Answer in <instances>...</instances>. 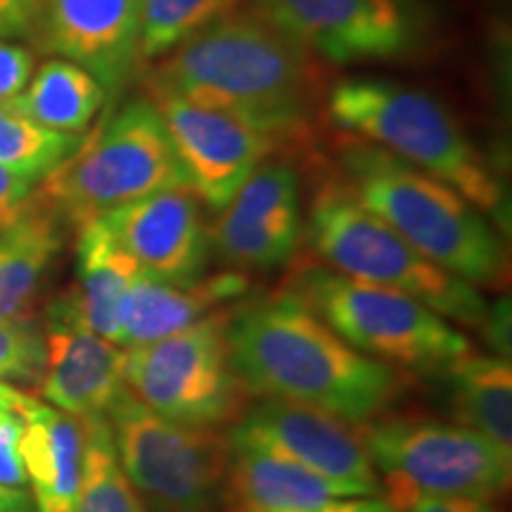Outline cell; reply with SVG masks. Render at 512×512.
I'll return each instance as SVG.
<instances>
[{
  "label": "cell",
  "instance_id": "cell-14",
  "mask_svg": "<svg viewBox=\"0 0 512 512\" xmlns=\"http://www.w3.org/2000/svg\"><path fill=\"white\" fill-rule=\"evenodd\" d=\"M228 441L252 444L280 453L332 482L347 484L361 496L380 491L377 472L351 422L292 401L261 399L254 403Z\"/></svg>",
  "mask_w": 512,
  "mask_h": 512
},
{
  "label": "cell",
  "instance_id": "cell-23",
  "mask_svg": "<svg viewBox=\"0 0 512 512\" xmlns=\"http://www.w3.org/2000/svg\"><path fill=\"white\" fill-rule=\"evenodd\" d=\"M444 370L458 425L470 427L512 456V366L508 358L475 354L470 349Z\"/></svg>",
  "mask_w": 512,
  "mask_h": 512
},
{
  "label": "cell",
  "instance_id": "cell-28",
  "mask_svg": "<svg viewBox=\"0 0 512 512\" xmlns=\"http://www.w3.org/2000/svg\"><path fill=\"white\" fill-rule=\"evenodd\" d=\"M43 363L46 342L34 320H0V377L41 382Z\"/></svg>",
  "mask_w": 512,
  "mask_h": 512
},
{
  "label": "cell",
  "instance_id": "cell-10",
  "mask_svg": "<svg viewBox=\"0 0 512 512\" xmlns=\"http://www.w3.org/2000/svg\"><path fill=\"white\" fill-rule=\"evenodd\" d=\"M228 311L157 342L126 349V389L150 411L178 425L216 430L238 420L242 406L226 347Z\"/></svg>",
  "mask_w": 512,
  "mask_h": 512
},
{
  "label": "cell",
  "instance_id": "cell-35",
  "mask_svg": "<svg viewBox=\"0 0 512 512\" xmlns=\"http://www.w3.org/2000/svg\"><path fill=\"white\" fill-rule=\"evenodd\" d=\"M29 401V394L19 392L8 382H0V411H22Z\"/></svg>",
  "mask_w": 512,
  "mask_h": 512
},
{
  "label": "cell",
  "instance_id": "cell-22",
  "mask_svg": "<svg viewBox=\"0 0 512 512\" xmlns=\"http://www.w3.org/2000/svg\"><path fill=\"white\" fill-rule=\"evenodd\" d=\"M64 245V223L36 197L0 230V320L31 318L48 268Z\"/></svg>",
  "mask_w": 512,
  "mask_h": 512
},
{
  "label": "cell",
  "instance_id": "cell-1",
  "mask_svg": "<svg viewBox=\"0 0 512 512\" xmlns=\"http://www.w3.org/2000/svg\"><path fill=\"white\" fill-rule=\"evenodd\" d=\"M147 98L226 112L278 140L309 133L320 76L309 50L264 12L235 8L145 72Z\"/></svg>",
  "mask_w": 512,
  "mask_h": 512
},
{
  "label": "cell",
  "instance_id": "cell-4",
  "mask_svg": "<svg viewBox=\"0 0 512 512\" xmlns=\"http://www.w3.org/2000/svg\"><path fill=\"white\" fill-rule=\"evenodd\" d=\"M325 117L337 131L392 152L465 197L479 211H496L501 183L482 152L437 98L392 79L354 76L330 88Z\"/></svg>",
  "mask_w": 512,
  "mask_h": 512
},
{
  "label": "cell",
  "instance_id": "cell-3",
  "mask_svg": "<svg viewBox=\"0 0 512 512\" xmlns=\"http://www.w3.org/2000/svg\"><path fill=\"white\" fill-rule=\"evenodd\" d=\"M342 181L432 264L470 285L508 278L503 240L460 192L366 140H339Z\"/></svg>",
  "mask_w": 512,
  "mask_h": 512
},
{
  "label": "cell",
  "instance_id": "cell-32",
  "mask_svg": "<svg viewBox=\"0 0 512 512\" xmlns=\"http://www.w3.org/2000/svg\"><path fill=\"white\" fill-rule=\"evenodd\" d=\"M394 512H496L486 498L467 496H418L399 505Z\"/></svg>",
  "mask_w": 512,
  "mask_h": 512
},
{
  "label": "cell",
  "instance_id": "cell-20",
  "mask_svg": "<svg viewBox=\"0 0 512 512\" xmlns=\"http://www.w3.org/2000/svg\"><path fill=\"white\" fill-rule=\"evenodd\" d=\"M249 280L240 271L200 278L192 285H169L140 273L121 309L119 347H140L200 323L221 304L240 302Z\"/></svg>",
  "mask_w": 512,
  "mask_h": 512
},
{
  "label": "cell",
  "instance_id": "cell-33",
  "mask_svg": "<svg viewBox=\"0 0 512 512\" xmlns=\"http://www.w3.org/2000/svg\"><path fill=\"white\" fill-rule=\"evenodd\" d=\"M29 0H0V41L10 36H27Z\"/></svg>",
  "mask_w": 512,
  "mask_h": 512
},
{
  "label": "cell",
  "instance_id": "cell-26",
  "mask_svg": "<svg viewBox=\"0 0 512 512\" xmlns=\"http://www.w3.org/2000/svg\"><path fill=\"white\" fill-rule=\"evenodd\" d=\"M242 3L245 0H138L140 64L157 62Z\"/></svg>",
  "mask_w": 512,
  "mask_h": 512
},
{
  "label": "cell",
  "instance_id": "cell-34",
  "mask_svg": "<svg viewBox=\"0 0 512 512\" xmlns=\"http://www.w3.org/2000/svg\"><path fill=\"white\" fill-rule=\"evenodd\" d=\"M304 512H394L384 501H375V498H339V501L325 503L316 510Z\"/></svg>",
  "mask_w": 512,
  "mask_h": 512
},
{
  "label": "cell",
  "instance_id": "cell-12",
  "mask_svg": "<svg viewBox=\"0 0 512 512\" xmlns=\"http://www.w3.org/2000/svg\"><path fill=\"white\" fill-rule=\"evenodd\" d=\"M27 38L117 93L140 69L138 0H29Z\"/></svg>",
  "mask_w": 512,
  "mask_h": 512
},
{
  "label": "cell",
  "instance_id": "cell-25",
  "mask_svg": "<svg viewBox=\"0 0 512 512\" xmlns=\"http://www.w3.org/2000/svg\"><path fill=\"white\" fill-rule=\"evenodd\" d=\"M83 425L86 453L72 512H147V505L119 463L110 422L107 418H88Z\"/></svg>",
  "mask_w": 512,
  "mask_h": 512
},
{
  "label": "cell",
  "instance_id": "cell-21",
  "mask_svg": "<svg viewBox=\"0 0 512 512\" xmlns=\"http://www.w3.org/2000/svg\"><path fill=\"white\" fill-rule=\"evenodd\" d=\"M22 463L38 512H72L79 494L86 425L31 399L22 411Z\"/></svg>",
  "mask_w": 512,
  "mask_h": 512
},
{
  "label": "cell",
  "instance_id": "cell-16",
  "mask_svg": "<svg viewBox=\"0 0 512 512\" xmlns=\"http://www.w3.org/2000/svg\"><path fill=\"white\" fill-rule=\"evenodd\" d=\"M121 249L147 278L192 285L204 275L211 242L200 197L190 188H169L100 216Z\"/></svg>",
  "mask_w": 512,
  "mask_h": 512
},
{
  "label": "cell",
  "instance_id": "cell-2",
  "mask_svg": "<svg viewBox=\"0 0 512 512\" xmlns=\"http://www.w3.org/2000/svg\"><path fill=\"white\" fill-rule=\"evenodd\" d=\"M226 347L245 396L302 403L351 425L377 418L401 387L389 363L356 351L285 292L230 309Z\"/></svg>",
  "mask_w": 512,
  "mask_h": 512
},
{
  "label": "cell",
  "instance_id": "cell-9",
  "mask_svg": "<svg viewBox=\"0 0 512 512\" xmlns=\"http://www.w3.org/2000/svg\"><path fill=\"white\" fill-rule=\"evenodd\" d=\"M128 482L155 512H211L223 501L228 437L178 425L140 403L128 389L107 413Z\"/></svg>",
  "mask_w": 512,
  "mask_h": 512
},
{
  "label": "cell",
  "instance_id": "cell-7",
  "mask_svg": "<svg viewBox=\"0 0 512 512\" xmlns=\"http://www.w3.org/2000/svg\"><path fill=\"white\" fill-rule=\"evenodd\" d=\"M283 292L375 361L444 370L472 349L463 332L418 299L325 266H302L287 278Z\"/></svg>",
  "mask_w": 512,
  "mask_h": 512
},
{
  "label": "cell",
  "instance_id": "cell-36",
  "mask_svg": "<svg viewBox=\"0 0 512 512\" xmlns=\"http://www.w3.org/2000/svg\"><path fill=\"white\" fill-rule=\"evenodd\" d=\"M0 510H29L27 491L0 486Z\"/></svg>",
  "mask_w": 512,
  "mask_h": 512
},
{
  "label": "cell",
  "instance_id": "cell-18",
  "mask_svg": "<svg viewBox=\"0 0 512 512\" xmlns=\"http://www.w3.org/2000/svg\"><path fill=\"white\" fill-rule=\"evenodd\" d=\"M76 230L79 238H76L74 285L50 304L48 316L74 320L117 344L121 309L143 271L121 249L102 219L83 223Z\"/></svg>",
  "mask_w": 512,
  "mask_h": 512
},
{
  "label": "cell",
  "instance_id": "cell-8",
  "mask_svg": "<svg viewBox=\"0 0 512 512\" xmlns=\"http://www.w3.org/2000/svg\"><path fill=\"white\" fill-rule=\"evenodd\" d=\"M370 463L396 510L418 496L486 498L510 486L512 456L458 422L373 418L358 425Z\"/></svg>",
  "mask_w": 512,
  "mask_h": 512
},
{
  "label": "cell",
  "instance_id": "cell-29",
  "mask_svg": "<svg viewBox=\"0 0 512 512\" xmlns=\"http://www.w3.org/2000/svg\"><path fill=\"white\" fill-rule=\"evenodd\" d=\"M22 411H0V486H8V489L27 486L22 448H19L24 432Z\"/></svg>",
  "mask_w": 512,
  "mask_h": 512
},
{
  "label": "cell",
  "instance_id": "cell-30",
  "mask_svg": "<svg viewBox=\"0 0 512 512\" xmlns=\"http://www.w3.org/2000/svg\"><path fill=\"white\" fill-rule=\"evenodd\" d=\"M34 74V53L17 43L0 41V105L15 100Z\"/></svg>",
  "mask_w": 512,
  "mask_h": 512
},
{
  "label": "cell",
  "instance_id": "cell-11",
  "mask_svg": "<svg viewBox=\"0 0 512 512\" xmlns=\"http://www.w3.org/2000/svg\"><path fill=\"white\" fill-rule=\"evenodd\" d=\"M271 22L328 62H387L413 53L422 15L413 0H252Z\"/></svg>",
  "mask_w": 512,
  "mask_h": 512
},
{
  "label": "cell",
  "instance_id": "cell-31",
  "mask_svg": "<svg viewBox=\"0 0 512 512\" xmlns=\"http://www.w3.org/2000/svg\"><path fill=\"white\" fill-rule=\"evenodd\" d=\"M36 178L17 174L0 164V230L15 223L34 200Z\"/></svg>",
  "mask_w": 512,
  "mask_h": 512
},
{
  "label": "cell",
  "instance_id": "cell-13",
  "mask_svg": "<svg viewBox=\"0 0 512 512\" xmlns=\"http://www.w3.org/2000/svg\"><path fill=\"white\" fill-rule=\"evenodd\" d=\"M302 228L297 169L266 159L219 211L209 242L228 266L271 271L290 264L302 242Z\"/></svg>",
  "mask_w": 512,
  "mask_h": 512
},
{
  "label": "cell",
  "instance_id": "cell-19",
  "mask_svg": "<svg viewBox=\"0 0 512 512\" xmlns=\"http://www.w3.org/2000/svg\"><path fill=\"white\" fill-rule=\"evenodd\" d=\"M228 446L223 501L233 512H304L339 498H361L351 486L268 448L238 441H228Z\"/></svg>",
  "mask_w": 512,
  "mask_h": 512
},
{
  "label": "cell",
  "instance_id": "cell-37",
  "mask_svg": "<svg viewBox=\"0 0 512 512\" xmlns=\"http://www.w3.org/2000/svg\"><path fill=\"white\" fill-rule=\"evenodd\" d=\"M0 512H29V510H0Z\"/></svg>",
  "mask_w": 512,
  "mask_h": 512
},
{
  "label": "cell",
  "instance_id": "cell-17",
  "mask_svg": "<svg viewBox=\"0 0 512 512\" xmlns=\"http://www.w3.org/2000/svg\"><path fill=\"white\" fill-rule=\"evenodd\" d=\"M41 396L74 418H107L124 394L126 351L67 318L46 320Z\"/></svg>",
  "mask_w": 512,
  "mask_h": 512
},
{
  "label": "cell",
  "instance_id": "cell-27",
  "mask_svg": "<svg viewBox=\"0 0 512 512\" xmlns=\"http://www.w3.org/2000/svg\"><path fill=\"white\" fill-rule=\"evenodd\" d=\"M81 140L83 136L48 131L34 124L8 102L0 105V164L17 174L41 183L55 166L72 155Z\"/></svg>",
  "mask_w": 512,
  "mask_h": 512
},
{
  "label": "cell",
  "instance_id": "cell-6",
  "mask_svg": "<svg viewBox=\"0 0 512 512\" xmlns=\"http://www.w3.org/2000/svg\"><path fill=\"white\" fill-rule=\"evenodd\" d=\"M306 240L330 271L392 287L453 323L484 325L489 306L477 287L415 252L394 228L358 202L342 178L323 181L313 192Z\"/></svg>",
  "mask_w": 512,
  "mask_h": 512
},
{
  "label": "cell",
  "instance_id": "cell-5",
  "mask_svg": "<svg viewBox=\"0 0 512 512\" xmlns=\"http://www.w3.org/2000/svg\"><path fill=\"white\" fill-rule=\"evenodd\" d=\"M169 188H190L188 176L157 105L150 98H136L83 138L72 155L43 178L36 197L64 226L81 228Z\"/></svg>",
  "mask_w": 512,
  "mask_h": 512
},
{
  "label": "cell",
  "instance_id": "cell-24",
  "mask_svg": "<svg viewBox=\"0 0 512 512\" xmlns=\"http://www.w3.org/2000/svg\"><path fill=\"white\" fill-rule=\"evenodd\" d=\"M105 95L93 74L79 64L53 57L31 74L27 88L8 105L48 131L83 136L100 112Z\"/></svg>",
  "mask_w": 512,
  "mask_h": 512
},
{
  "label": "cell",
  "instance_id": "cell-15",
  "mask_svg": "<svg viewBox=\"0 0 512 512\" xmlns=\"http://www.w3.org/2000/svg\"><path fill=\"white\" fill-rule=\"evenodd\" d=\"M162 114L188 185L204 204L221 211L247 176L278 150V140L226 112L178 98L152 100Z\"/></svg>",
  "mask_w": 512,
  "mask_h": 512
}]
</instances>
